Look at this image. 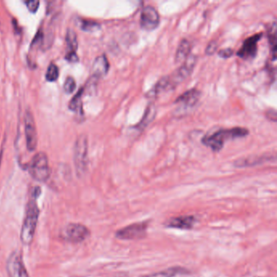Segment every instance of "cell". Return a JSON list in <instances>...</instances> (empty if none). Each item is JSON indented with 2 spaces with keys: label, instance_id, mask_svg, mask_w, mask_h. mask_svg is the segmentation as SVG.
Wrapping results in <instances>:
<instances>
[{
  "label": "cell",
  "instance_id": "cell-1",
  "mask_svg": "<svg viewBox=\"0 0 277 277\" xmlns=\"http://www.w3.org/2000/svg\"><path fill=\"white\" fill-rule=\"evenodd\" d=\"M39 193V189L36 188L33 193L32 199L29 202L26 209V216L21 232V239L25 245H31L35 236L39 215V206L37 205L36 202Z\"/></svg>",
  "mask_w": 277,
  "mask_h": 277
},
{
  "label": "cell",
  "instance_id": "cell-2",
  "mask_svg": "<svg viewBox=\"0 0 277 277\" xmlns=\"http://www.w3.org/2000/svg\"><path fill=\"white\" fill-rule=\"evenodd\" d=\"M249 134V130L241 127H234L231 129H221L214 133L205 136L202 138L203 144L208 146L213 151H219L223 147L224 142L235 138H244Z\"/></svg>",
  "mask_w": 277,
  "mask_h": 277
},
{
  "label": "cell",
  "instance_id": "cell-3",
  "mask_svg": "<svg viewBox=\"0 0 277 277\" xmlns=\"http://www.w3.org/2000/svg\"><path fill=\"white\" fill-rule=\"evenodd\" d=\"M29 172L36 181L40 182L47 181L51 175L48 155L43 152L37 153L30 163Z\"/></svg>",
  "mask_w": 277,
  "mask_h": 277
},
{
  "label": "cell",
  "instance_id": "cell-4",
  "mask_svg": "<svg viewBox=\"0 0 277 277\" xmlns=\"http://www.w3.org/2000/svg\"><path fill=\"white\" fill-rule=\"evenodd\" d=\"M88 143L86 136H80L74 146V163L78 175L86 172L88 162Z\"/></svg>",
  "mask_w": 277,
  "mask_h": 277
},
{
  "label": "cell",
  "instance_id": "cell-5",
  "mask_svg": "<svg viewBox=\"0 0 277 277\" xmlns=\"http://www.w3.org/2000/svg\"><path fill=\"white\" fill-rule=\"evenodd\" d=\"M197 57L194 55H189L185 59L184 64L177 70L172 73V75L168 76L169 90L175 88V86L180 84L185 78L189 77V74L193 71V68L195 67Z\"/></svg>",
  "mask_w": 277,
  "mask_h": 277
},
{
  "label": "cell",
  "instance_id": "cell-6",
  "mask_svg": "<svg viewBox=\"0 0 277 277\" xmlns=\"http://www.w3.org/2000/svg\"><path fill=\"white\" fill-rule=\"evenodd\" d=\"M148 224L146 222L132 223L116 232L117 238L121 240H138L143 238L146 235Z\"/></svg>",
  "mask_w": 277,
  "mask_h": 277
},
{
  "label": "cell",
  "instance_id": "cell-7",
  "mask_svg": "<svg viewBox=\"0 0 277 277\" xmlns=\"http://www.w3.org/2000/svg\"><path fill=\"white\" fill-rule=\"evenodd\" d=\"M262 33H258L247 38L243 42L241 48L236 52V56L243 60H251L254 58L258 52V43L262 39Z\"/></svg>",
  "mask_w": 277,
  "mask_h": 277
},
{
  "label": "cell",
  "instance_id": "cell-8",
  "mask_svg": "<svg viewBox=\"0 0 277 277\" xmlns=\"http://www.w3.org/2000/svg\"><path fill=\"white\" fill-rule=\"evenodd\" d=\"M25 133L27 148L30 151H35L38 146V132L35 118L30 111H26L25 116Z\"/></svg>",
  "mask_w": 277,
  "mask_h": 277
},
{
  "label": "cell",
  "instance_id": "cell-9",
  "mask_svg": "<svg viewBox=\"0 0 277 277\" xmlns=\"http://www.w3.org/2000/svg\"><path fill=\"white\" fill-rule=\"evenodd\" d=\"M159 13L152 6H146L142 9L140 16V26L144 31H154L159 25Z\"/></svg>",
  "mask_w": 277,
  "mask_h": 277
},
{
  "label": "cell",
  "instance_id": "cell-10",
  "mask_svg": "<svg viewBox=\"0 0 277 277\" xmlns=\"http://www.w3.org/2000/svg\"><path fill=\"white\" fill-rule=\"evenodd\" d=\"M7 271L9 277H30L22 256L17 252H13L8 258Z\"/></svg>",
  "mask_w": 277,
  "mask_h": 277
},
{
  "label": "cell",
  "instance_id": "cell-11",
  "mask_svg": "<svg viewBox=\"0 0 277 277\" xmlns=\"http://www.w3.org/2000/svg\"><path fill=\"white\" fill-rule=\"evenodd\" d=\"M90 236V231L86 226L80 223H70L64 232V236L69 241L73 243L82 242Z\"/></svg>",
  "mask_w": 277,
  "mask_h": 277
},
{
  "label": "cell",
  "instance_id": "cell-12",
  "mask_svg": "<svg viewBox=\"0 0 277 277\" xmlns=\"http://www.w3.org/2000/svg\"><path fill=\"white\" fill-rule=\"evenodd\" d=\"M200 95L201 92L197 89H191L183 93L176 100V103L179 104L178 110H187L193 108L199 101Z\"/></svg>",
  "mask_w": 277,
  "mask_h": 277
},
{
  "label": "cell",
  "instance_id": "cell-13",
  "mask_svg": "<svg viewBox=\"0 0 277 277\" xmlns=\"http://www.w3.org/2000/svg\"><path fill=\"white\" fill-rule=\"evenodd\" d=\"M196 219L193 216L183 215L173 217L168 219L166 226L168 228H178V229H191L195 224Z\"/></svg>",
  "mask_w": 277,
  "mask_h": 277
},
{
  "label": "cell",
  "instance_id": "cell-14",
  "mask_svg": "<svg viewBox=\"0 0 277 277\" xmlns=\"http://www.w3.org/2000/svg\"><path fill=\"white\" fill-rule=\"evenodd\" d=\"M108 70H109V62L107 57L104 55L97 57L93 64V78L99 79L103 78L108 73Z\"/></svg>",
  "mask_w": 277,
  "mask_h": 277
},
{
  "label": "cell",
  "instance_id": "cell-15",
  "mask_svg": "<svg viewBox=\"0 0 277 277\" xmlns=\"http://www.w3.org/2000/svg\"><path fill=\"white\" fill-rule=\"evenodd\" d=\"M271 158L275 159V157L271 155H256V156H249L247 158H241L235 161L234 165L237 168H244V167H250V166L257 165L260 163H263L266 161L271 160Z\"/></svg>",
  "mask_w": 277,
  "mask_h": 277
},
{
  "label": "cell",
  "instance_id": "cell-16",
  "mask_svg": "<svg viewBox=\"0 0 277 277\" xmlns=\"http://www.w3.org/2000/svg\"><path fill=\"white\" fill-rule=\"evenodd\" d=\"M276 23L275 22H273L270 27H269L268 33V41L269 45H270V51H271V61H275L276 59L277 52V31H276Z\"/></svg>",
  "mask_w": 277,
  "mask_h": 277
},
{
  "label": "cell",
  "instance_id": "cell-17",
  "mask_svg": "<svg viewBox=\"0 0 277 277\" xmlns=\"http://www.w3.org/2000/svg\"><path fill=\"white\" fill-rule=\"evenodd\" d=\"M191 48V43L189 40L185 39H182L179 44L178 48L176 50V57H175L176 62L185 61V59L189 56Z\"/></svg>",
  "mask_w": 277,
  "mask_h": 277
},
{
  "label": "cell",
  "instance_id": "cell-18",
  "mask_svg": "<svg viewBox=\"0 0 277 277\" xmlns=\"http://www.w3.org/2000/svg\"><path fill=\"white\" fill-rule=\"evenodd\" d=\"M155 108L154 105H149L146 108V112H145L144 116L142 119V121L138 123V130L143 129L149 125V123L152 121L153 119L155 118Z\"/></svg>",
  "mask_w": 277,
  "mask_h": 277
},
{
  "label": "cell",
  "instance_id": "cell-19",
  "mask_svg": "<svg viewBox=\"0 0 277 277\" xmlns=\"http://www.w3.org/2000/svg\"><path fill=\"white\" fill-rule=\"evenodd\" d=\"M66 43L69 49L68 53H76V51L78 49V40L76 33L73 30H69L67 32Z\"/></svg>",
  "mask_w": 277,
  "mask_h": 277
},
{
  "label": "cell",
  "instance_id": "cell-20",
  "mask_svg": "<svg viewBox=\"0 0 277 277\" xmlns=\"http://www.w3.org/2000/svg\"><path fill=\"white\" fill-rule=\"evenodd\" d=\"M83 93V89H81V91L74 96L71 102L69 103V108L72 111L76 112H82V95Z\"/></svg>",
  "mask_w": 277,
  "mask_h": 277
},
{
  "label": "cell",
  "instance_id": "cell-21",
  "mask_svg": "<svg viewBox=\"0 0 277 277\" xmlns=\"http://www.w3.org/2000/svg\"><path fill=\"white\" fill-rule=\"evenodd\" d=\"M59 69L55 64H51L48 67V71L46 73V79L48 82H55L59 78Z\"/></svg>",
  "mask_w": 277,
  "mask_h": 277
},
{
  "label": "cell",
  "instance_id": "cell-22",
  "mask_svg": "<svg viewBox=\"0 0 277 277\" xmlns=\"http://www.w3.org/2000/svg\"><path fill=\"white\" fill-rule=\"evenodd\" d=\"M181 268L168 269L167 271H160V272L154 273L151 275L146 277H176L177 274H180Z\"/></svg>",
  "mask_w": 277,
  "mask_h": 277
},
{
  "label": "cell",
  "instance_id": "cell-23",
  "mask_svg": "<svg viewBox=\"0 0 277 277\" xmlns=\"http://www.w3.org/2000/svg\"><path fill=\"white\" fill-rule=\"evenodd\" d=\"M82 27L86 31H95L100 28V26L92 21H84L82 22Z\"/></svg>",
  "mask_w": 277,
  "mask_h": 277
},
{
  "label": "cell",
  "instance_id": "cell-24",
  "mask_svg": "<svg viewBox=\"0 0 277 277\" xmlns=\"http://www.w3.org/2000/svg\"><path fill=\"white\" fill-rule=\"evenodd\" d=\"M64 89H65V92L68 93V94L73 93L76 89L75 80L73 79L71 77L67 78L65 85H64Z\"/></svg>",
  "mask_w": 277,
  "mask_h": 277
},
{
  "label": "cell",
  "instance_id": "cell-25",
  "mask_svg": "<svg viewBox=\"0 0 277 277\" xmlns=\"http://www.w3.org/2000/svg\"><path fill=\"white\" fill-rule=\"evenodd\" d=\"M217 48H218V43L215 40H213L206 47V54L209 55V56L214 54L216 52Z\"/></svg>",
  "mask_w": 277,
  "mask_h": 277
},
{
  "label": "cell",
  "instance_id": "cell-26",
  "mask_svg": "<svg viewBox=\"0 0 277 277\" xmlns=\"http://www.w3.org/2000/svg\"><path fill=\"white\" fill-rule=\"evenodd\" d=\"M26 5L28 7L29 10L31 13H35L39 9V1L38 0H31V1H26Z\"/></svg>",
  "mask_w": 277,
  "mask_h": 277
},
{
  "label": "cell",
  "instance_id": "cell-27",
  "mask_svg": "<svg viewBox=\"0 0 277 277\" xmlns=\"http://www.w3.org/2000/svg\"><path fill=\"white\" fill-rule=\"evenodd\" d=\"M232 54H233V50L231 48H225V49H222L218 52V55L223 59L229 58Z\"/></svg>",
  "mask_w": 277,
  "mask_h": 277
},
{
  "label": "cell",
  "instance_id": "cell-28",
  "mask_svg": "<svg viewBox=\"0 0 277 277\" xmlns=\"http://www.w3.org/2000/svg\"><path fill=\"white\" fill-rule=\"evenodd\" d=\"M266 117L269 120L275 122L276 121V112L275 110H269L268 112H266Z\"/></svg>",
  "mask_w": 277,
  "mask_h": 277
}]
</instances>
